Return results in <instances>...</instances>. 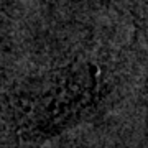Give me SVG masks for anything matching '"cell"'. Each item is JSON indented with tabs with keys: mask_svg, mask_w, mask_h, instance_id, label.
I'll list each match as a JSON object with an SVG mask.
<instances>
[{
	"mask_svg": "<svg viewBox=\"0 0 148 148\" xmlns=\"http://www.w3.org/2000/svg\"><path fill=\"white\" fill-rule=\"evenodd\" d=\"M101 92V69L90 61H71L21 82L12 107L25 142L43 143L82 122Z\"/></svg>",
	"mask_w": 148,
	"mask_h": 148,
	"instance_id": "cell-1",
	"label": "cell"
}]
</instances>
